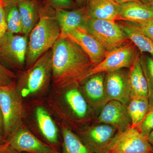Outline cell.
<instances>
[{"label":"cell","mask_w":153,"mask_h":153,"mask_svg":"<svg viewBox=\"0 0 153 153\" xmlns=\"http://www.w3.org/2000/svg\"><path fill=\"white\" fill-rule=\"evenodd\" d=\"M52 83L58 89L76 87L87 79L94 66L78 45L60 36L52 47Z\"/></svg>","instance_id":"obj_1"},{"label":"cell","mask_w":153,"mask_h":153,"mask_svg":"<svg viewBox=\"0 0 153 153\" xmlns=\"http://www.w3.org/2000/svg\"><path fill=\"white\" fill-rule=\"evenodd\" d=\"M61 35V30L55 16V11L40 9L37 25L30 34L26 63L31 67L39 57L52 48Z\"/></svg>","instance_id":"obj_2"},{"label":"cell","mask_w":153,"mask_h":153,"mask_svg":"<svg viewBox=\"0 0 153 153\" xmlns=\"http://www.w3.org/2000/svg\"><path fill=\"white\" fill-rule=\"evenodd\" d=\"M52 74V50H49L20 78L16 88L22 98L36 94L47 85Z\"/></svg>","instance_id":"obj_3"},{"label":"cell","mask_w":153,"mask_h":153,"mask_svg":"<svg viewBox=\"0 0 153 153\" xmlns=\"http://www.w3.org/2000/svg\"><path fill=\"white\" fill-rule=\"evenodd\" d=\"M22 98L15 82L0 87V109L3 116L4 138L7 141L21 127L24 118L25 111Z\"/></svg>","instance_id":"obj_4"},{"label":"cell","mask_w":153,"mask_h":153,"mask_svg":"<svg viewBox=\"0 0 153 153\" xmlns=\"http://www.w3.org/2000/svg\"><path fill=\"white\" fill-rule=\"evenodd\" d=\"M85 30L107 51L121 47L130 41L116 21L88 18Z\"/></svg>","instance_id":"obj_5"},{"label":"cell","mask_w":153,"mask_h":153,"mask_svg":"<svg viewBox=\"0 0 153 153\" xmlns=\"http://www.w3.org/2000/svg\"><path fill=\"white\" fill-rule=\"evenodd\" d=\"M28 41L27 36L7 31L0 38V62L8 68H22L26 63Z\"/></svg>","instance_id":"obj_6"},{"label":"cell","mask_w":153,"mask_h":153,"mask_svg":"<svg viewBox=\"0 0 153 153\" xmlns=\"http://www.w3.org/2000/svg\"><path fill=\"white\" fill-rule=\"evenodd\" d=\"M136 47L131 41H129L121 47L108 51L104 60L94 66L88 71L87 79L99 73L129 68L138 55Z\"/></svg>","instance_id":"obj_7"},{"label":"cell","mask_w":153,"mask_h":153,"mask_svg":"<svg viewBox=\"0 0 153 153\" xmlns=\"http://www.w3.org/2000/svg\"><path fill=\"white\" fill-rule=\"evenodd\" d=\"M106 153H153L149 140L136 128L117 132Z\"/></svg>","instance_id":"obj_8"},{"label":"cell","mask_w":153,"mask_h":153,"mask_svg":"<svg viewBox=\"0 0 153 153\" xmlns=\"http://www.w3.org/2000/svg\"><path fill=\"white\" fill-rule=\"evenodd\" d=\"M128 72L121 69L105 73V90L107 102L116 100L128 105L131 98Z\"/></svg>","instance_id":"obj_9"},{"label":"cell","mask_w":153,"mask_h":153,"mask_svg":"<svg viewBox=\"0 0 153 153\" xmlns=\"http://www.w3.org/2000/svg\"><path fill=\"white\" fill-rule=\"evenodd\" d=\"M117 132L112 126L97 123L81 133L79 138L94 153H106Z\"/></svg>","instance_id":"obj_10"},{"label":"cell","mask_w":153,"mask_h":153,"mask_svg":"<svg viewBox=\"0 0 153 153\" xmlns=\"http://www.w3.org/2000/svg\"><path fill=\"white\" fill-rule=\"evenodd\" d=\"M60 36L68 38L78 45L89 56L94 66L104 60L108 52L85 30L71 29L61 33Z\"/></svg>","instance_id":"obj_11"},{"label":"cell","mask_w":153,"mask_h":153,"mask_svg":"<svg viewBox=\"0 0 153 153\" xmlns=\"http://www.w3.org/2000/svg\"><path fill=\"white\" fill-rule=\"evenodd\" d=\"M97 123L112 126L117 132L124 131L131 126L126 106L116 100L108 101L102 107Z\"/></svg>","instance_id":"obj_12"},{"label":"cell","mask_w":153,"mask_h":153,"mask_svg":"<svg viewBox=\"0 0 153 153\" xmlns=\"http://www.w3.org/2000/svg\"><path fill=\"white\" fill-rule=\"evenodd\" d=\"M7 141L19 153H49L55 150L21 127L12 134Z\"/></svg>","instance_id":"obj_13"},{"label":"cell","mask_w":153,"mask_h":153,"mask_svg":"<svg viewBox=\"0 0 153 153\" xmlns=\"http://www.w3.org/2000/svg\"><path fill=\"white\" fill-rule=\"evenodd\" d=\"M120 7L113 0H86L84 8L88 18L116 21Z\"/></svg>","instance_id":"obj_14"},{"label":"cell","mask_w":153,"mask_h":153,"mask_svg":"<svg viewBox=\"0 0 153 153\" xmlns=\"http://www.w3.org/2000/svg\"><path fill=\"white\" fill-rule=\"evenodd\" d=\"M105 73H99L85 80L83 90L85 98L93 109L102 108L108 102L105 90Z\"/></svg>","instance_id":"obj_15"},{"label":"cell","mask_w":153,"mask_h":153,"mask_svg":"<svg viewBox=\"0 0 153 153\" xmlns=\"http://www.w3.org/2000/svg\"><path fill=\"white\" fill-rule=\"evenodd\" d=\"M153 19V5L139 0L121 4L120 10L116 21L139 22Z\"/></svg>","instance_id":"obj_16"},{"label":"cell","mask_w":153,"mask_h":153,"mask_svg":"<svg viewBox=\"0 0 153 153\" xmlns=\"http://www.w3.org/2000/svg\"><path fill=\"white\" fill-rule=\"evenodd\" d=\"M55 8V16L60 26L61 33L71 29L85 30L88 18L84 7L71 11Z\"/></svg>","instance_id":"obj_17"},{"label":"cell","mask_w":153,"mask_h":153,"mask_svg":"<svg viewBox=\"0 0 153 153\" xmlns=\"http://www.w3.org/2000/svg\"><path fill=\"white\" fill-rule=\"evenodd\" d=\"M16 2L22 22V33L28 36L39 21L40 8L36 0H16Z\"/></svg>","instance_id":"obj_18"},{"label":"cell","mask_w":153,"mask_h":153,"mask_svg":"<svg viewBox=\"0 0 153 153\" xmlns=\"http://www.w3.org/2000/svg\"><path fill=\"white\" fill-rule=\"evenodd\" d=\"M117 23L127 38L141 52H147L153 57V41L131 22L117 21Z\"/></svg>","instance_id":"obj_19"},{"label":"cell","mask_w":153,"mask_h":153,"mask_svg":"<svg viewBox=\"0 0 153 153\" xmlns=\"http://www.w3.org/2000/svg\"><path fill=\"white\" fill-rule=\"evenodd\" d=\"M36 116L38 128L43 136L51 143L57 144L58 142V130L46 109L42 106L37 107Z\"/></svg>","instance_id":"obj_20"},{"label":"cell","mask_w":153,"mask_h":153,"mask_svg":"<svg viewBox=\"0 0 153 153\" xmlns=\"http://www.w3.org/2000/svg\"><path fill=\"white\" fill-rule=\"evenodd\" d=\"M65 98L71 111L76 117L83 119L87 117L89 111L87 101L76 88H72L67 90Z\"/></svg>","instance_id":"obj_21"},{"label":"cell","mask_w":153,"mask_h":153,"mask_svg":"<svg viewBox=\"0 0 153 153\" xmlns=\"http://www.w3.org/2000/svg\"><path fill=\"white\" fill-rule=\"evenodd\" d=\"M128 113L131 122V128H135L143 120L150 107L149 99L131 97L127 105Z\"/></svg>","instance_id":"obj_22"},{"label":"cell","mask_w":153,"mask_h":153,"mask_svg":"<svg viewBox=\"0 0 153 153\" xmlns=\"http://www.w3.org/2000/svg\"><path fill=\"white\" fill-rule=\"evenodd\" d=\"M63 153H95L70 130L63 127Z\"/></svg>","instance_id":"obj_23"},{"label":"cell","mask_w":153,"mask_h":153,"mask_svg":"<svg viewBox=\"0 0 153 153\" xmlns=\"http://www.w3.org/2000/svg\"><path fill=\"white\" fill-rule=\"evenodd\" d=\"M8 32L18 34L22 33L21 17L16 0L3 1Z\"/></svg>","instance_id":"obj_24"},{"label":"cell","mask_w":153,"mask_h":153,"mask_svg":"<svg viewBox=\"0 0 153 153\" xmlns=\"http://www.w3.org/2000/svg\"><path fill=\"white\" fill-rule=\"evenodd\" d=\"M141 68L140 60L138 55L132 65L129 68L128 81L131 97H142L140 78V71Z\"/></svg>","instance_id":"obj_25"},{"label":"cell","mask_w":153,"mask_h":153,"mask_svg":"<svg viewBox=\"0 0 153 153\" xmlns=\"http://www.w3.org/2000/svg\"><path fill=\"white\" fill-rule=\"evenodd\" d=\"M140 60L147 82L150 105H153V58L147 57L145 61Z\"/></svg>","instance_id":"obj_26"},{"label":"cell","mask_w":153,"mask_h":153,"mask_svg":"<svg viewBox=\"0 0 153 153\" xmlns=\"http://www.w3.org/2000/svg\"><path fill=\"white\" fill-rule=\"evenodd\" d=\"M135 128L148 139L149 135L153 130V105H150L146 114Z\"/></svg>","instance_id":"obj_27"},{"label":"cell","mask_w":153,"mask_h":153,"mask_svg":"<svg viewBox=\"0 0 153 153\" xmlns=\"http://www.w3.org/2000/svg\"><path fill=\"white\" fill-rule=\"evenodd\" d=\"M15 77V73L0 62V87L13 84Z\"/></svg>","instance_id":"obj_28"},{"label":"cell","mask_w":153,"mask_h":153,"mask_svg":"<svg viewBox=\"0 0 153 153\" xmlns=\"http://www.w3.org/2000/svg\"><path fill=\"white\" fill-rule=\"evenodd\" d=\"M131 23L137 26L146 36L153 41V19L143 22Z\"/></svg>","instance_id":"obj_29"},{"label":"cell","mask_w":153,"mask_h":153,"mask_svg":"<svg viewBox=\"0 0 153 153\" xmlns=\"http://www.w3.org/2000/svg\"><path fill=\"white\" fill-rule=\"evenodd\" d=\"M55 7L61 9H68L73 7L75 3L73 0H49Z\"/></svg>","instance_id":"obj_30"},{"label":"cell","mask_w":153,"mask_h":153,"mask_svg":"<svg viewBox=\"0 0 153 153\" xmlns=\"http://www.w3.org/2000/svg\"><path fill=\"white\" fill-rule=\"evenodd\" d=\"M7 31L4 4L2 0H0V38Z\"/></svg>","instance_id":"obj_31"},{"label":"cell","mask_w":153,"mask_h":153,"mask_svg":"<svg viewBox=\"0 0 153 153\" xmlns=\"http://www.w3.org/2000/svg\"><path fill=\"white\" fill-rule=\"evenodd\" d=\"M0 153H19L10 146L7 141L4 144L0 146Z\"/></svg>","instance_id":"obj_32"},{"label":"cell","mask_w":153,"mask_h":153,"mask_svg":"<svg viewBox=\"0 0 153 153\" xmlns=\"http://www.w3.org/2000/svg\"><path fill=\"white\" fill-rule=\"evenodd\" d=\"M0 136L4 138L3 116L1 109H0Z\"/></svg>","instance_id":"obj_33"},{"label":"cell","mask_w":153,"mask_h":153,"mask_svg":"<svg viewBox=\"0 0 153 153\" xmlns=\"http://www.w3.org/2000/svg\"><path fill=\"white\" fill-rule=\"evenodd\" d=\"M86 1V0H76V4L79 8L84 7Z\"/></svg>","instance_id":"obj_34"},{"label":"cell","mask_w":153,"mask_h":153,"mask_svg":"<svg viewBox=\"0 0 153 153\" xmlns=\"http://www.w3.org/2000/svg\"><path fill=\"white\" fill-rule=\"evenodd\" d=\"M115 2L120 4H123L125 3L131 1H137V0H113Z\"/></svg>","instance_id":"obj_35"},{"label":"cell","mask_w":153,"mask_h":153,"mask_svg":"<svg viewBox=\"0 0 153 153\" xmlns=\"http://www.w3.org/2000/svg\"><path fill=\"white\" fill-rule=\"evenodd\" d=\"M149 142L153 147V130L151 132L148 137Z\"/></svg>","instance_id":"obj_36"},{"label":"cell","mask_w":153,"mask_h":153,"mask_svg":"<svg viewBox=\"0 0 153 153\" xmlns=\"http://www.w3.org/2000/svg\"><path fill=\"white\" fill-rule=\"evenodd\" d=\"M7 142V141L3 137L0 136V146L4 144Z\"/></svg>","instance_id":"obj_37"},{"label":"cell","mask_w":153,"mask_h":153,"mask_svg":"<svg viewBox=\"0 0 153 153\" xmlns=\"http://www.w3.org/2000/svg\"><path fill=\"white\" fill-rule=\"evenodd\" d=\"M140 1L142 2L146 3V4H151V1L152 0H139Z\"/></svg>","instance_id":"obj_38"},{"label":"cell","mask_w":153,"mask_h":153,"mask_svg":"<svg viewBox=\"0 0 153 153\" xmlns=\"http://www.w3.org/2000/svg\"><path fill=\"white\" fill-rule=\"evenodd\" d=\"M49 153H61L59 152H58V151H57V150H55L53 151V152H51Z\"/></svg>","instance_id":"obj_39"},{"label":"cell","mask_w":153,"mask_h":153,"mask_svg":"<svg viewBox=\"0 0 153 153\" xmlns=\"http://www.w3.org/2000/svg\"><path fill=\"white\" fill-rule=\"evenodd\" d=\"M151 4H152L153 5V0H152V1H151Z\"/></svg>","instance_id":"obj_40"},{"label":"cell","mask_w":153,"mask_h":153,"mask_svg":"<svg viewBox=\"0 0 153 153\" xmlns=\"http://www.w3.org/2000/svg\"><path fill=\"white\" fill-rule=\"evenodd\" d=\"M3 1H7V0H2Z\"/></svg>","instance_id":"obj_41"},{"label":"cell","mask_w":153,"mask_h":153,"mask_svg":"<svg viewBox=\"0 0 153 153\" xmlns=\"http://www.w3.org/2000/svg\"></svg>","instance_id":"obj_42"}]
</instances>
